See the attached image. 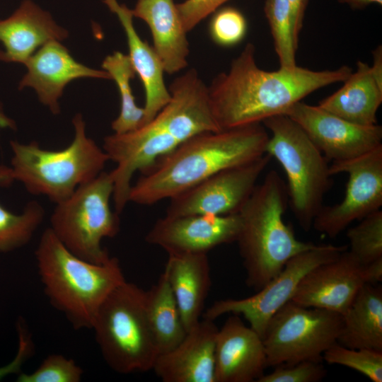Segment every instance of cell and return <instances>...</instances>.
Returning <instances> with one entry per match:
<instances>
[{"mask_svg": "<svg viewBox=\"0 0 382 382\" xmlns=\"http://www.w3.org/2000/svg\"><path fill=\"white\" fill-rule=\"evenodd\" d=\"M163 272L187 332L200 320L210 289L207 253L169 254Z\"/></svg>", "mask_w": 382, "mask_h": 382, "instance_id": "23", "label": "cell"}, {"mask_svg": "<svg viewBox=\"0 0 382 382\" xmlns=\"http://www.w3.org/2000/svg\"><path fill=\"white\" fill-rule=\"evenodd\" d=\"M59 42H47L25 62L28 71L19 83V89L34 88L40 101L54 115L60 112L59 99L71 81L79 78L111 79L106 71L93 69L76 61Z\"/></svg>", "mask_w": 382, "mask_h": 382, "instance_id": "17", "label": "cell"}, {"mask_svg": "<svg viewBox=\"0 0 382 382\" xmlns=\"http://www.w3.org/2000/svg\"><path fill=\"white\" fill-rule=\"evenodd\" d=\"M113 190L110 172L103 171L55 204L49 228L67 249L85 260L102 264L111 257L101 243L120 229L119 214L110 204Z\"/></svg>", "mask_w": 382, "mask_h": 382, "instance_id": "9", "label": "cell"}, {"mask_svg": "<svg viewBox=\"0 0 382 382\" xmlns=\"http://www.w3.org/2000/svg\"><path fill=\"white\" fill-rule=\"evenodd\" d=\"M323 361L354 369L373 382H382V351L352 349L336 342L323 353Z\"/></svg>", "mask_w": 382, "mask_h": 382, "instance_id": "31", "label": "cell"}, {"mask_svg": "<svg viewBox=\"0 0 382 382\" xmlns=\"http://www.w3.org/2000/svg\"><path fill=\"white\" fill-rule=\"evenodd\" d=\"M262 124L271 133L266 154L284 169L288 202L299 226L308 231L321 210L332 185L328 159L303 129L286 115L265 120Z\"/></svg>", "mask_w": 382, "mask_h": 382, "instance_id": "7", "label": "cell"}, {"mask_svg": "<svg viewBox=\"0 0 382 382\" xmlns=\"http://www.w3.org/2000/svg\"><path fill=\"white\" fill-rule=\"evenodd\" d=\"M286 115L306 132L323 156L332 162L347 161L382 145V127L359 125L318 105L299 101Z\"/></svg>", "mask_w": 382, "mask_h": 382, "instance_id": "14", "label": "cell"}, {"mask_svg": "<svg viewBox=\"0 0 382 382\" xmlns=\"http://www.w3.org/2000/svg\"><path fill=\"white\" fill-rule=\"evenodd\" d=\"M118 18L127 37L129 57L143 83L145 92L144 117L149 122L169 101L170 94L164 80V69L153 46L143 40L133 23L132 9L117 0H103Z\"/></svg>", "mask_w": 382, "mask_h": 382, "instance_id": "22", "label": "cell"}, {"mask_svg": "<svg viewBox=\"0 0 382 382\" xmlns=\"http://www.w3.org/2000/svg\"><path fill=\"white\" fill-rule=\"evenodd\" d=\"M340 4H346L352 9H363L371 4L382 5V0H335Z\"/></svg>", "mask_w": 382, "mask_h": 382, "instance_id": "40", "label": "cell"}, {"mask_svg": "<svg viewBox=\"0 0 382 382\" xmlns=\"http://www.w3.org/2000/svg\"><path fill=\"white\" fill-rule=\"evenodd\" d=\"M262 123L198 134L162 156L132 185L129 202L151 205L183 192L224 169L266 154Z\"/></svg>", "mask_w": 382, "mask_h": 382, "instance_id": "3", "label": "cell"}, {"mask_svg": "<svg viewBox=\"0 0 382 382\" xmlns=\"http://www.w3.org/2000/svg\"><path fill=\"white\" fill-rule=\"evenodd\" d=\"M0 127L1 128H8L11 129H16L15 122L8 117L3 109L1 104L0 103Z\"/></svg>", "mask_w": 382, "mask_h": 382, "instance_id": "41", "label": "cell"}, {"mask_svg": "<svg viewBox=\"0 0 382 382\" xmlns=\"http://www.w3.org/2000/svg\"><path fill=\"white\" fill-rule=\"evenodd\" d=\"M337 91L321 100L318 106L352 123L378 124L376 113L382 103V88L374 79L370 66L359 60L355 71Z\"/></svg>", "mask_w": 382, "mask_h": 382, "instance_id": "24", "label": "cell"}, {"mask_svg": "<svg viewBox=\"0 0 382 382\" xmlns=\"http://www.w3.org/2000/svg\"><path fill=\"white\" fill-rule=\"evenodd\" d=\"M18 349L15 359L8 364L0 367V380L12 374L20 373L23 363L30 357L33 351V345L30 335L24 328L21 322L18 323Z\"/></svg>", "mask_w": 382, "mask_h": 382, "instance_id": "36", "label": "cell"}, {"mask_svg": "<svg viewBox=\"0 0 382 382\" xmlns=\"http://www.w3.org/2000/svg\"><path fill=\"white\" fill-rule=\"evenodd\" d=\"M272 157L265 154L220 170L171 197L165 216H225L238 214L246 203Z\"/></svg>", "mask_w": 382, "mask_h": 382, "instance_id": "13", "label": "cell"}, {"mask_svg": "<svg viewBox=\"0 0 382 382\" xmlns=\"http://www.w3.org/2000/svg\"><path fill=\"white\" fill-rule=\"evenodd\" d=\"M145 308L158 354L171 350L183 340L187 330L164 272L158 282L145 291Z\"/></svg>", "mask_w": 382, "mask_h": 382, "instance_id": "26", "label": "cell"}, {"mask_svg": "<svg viewBox=\"0 0 382 382\" xmlns=\"http://www.w3.org/2000/svg\"><path fill=\"white\" fill-rule=\"evenodd\" d=\"M368 284L365 265L347 250L310 270L300 281L291 301L342 315Z\"/></svg>", "mask_w": 382, "mask_h": 382, "instance_id": "16", "label": "cell"}, {"mask_svg": "<svg viewBox=\"0 0 382 382\" xmlns=\"http://www.w3.org/2000/svg\"><path fill=\"white\" fill-rule=\"evenodd\" d=\"M368 284H376L382 280V258L365 265Z\"/></svg>", "mask_w": 382, "mask_h": 382, "instance_id": "39", "label": "cell"}, {"mask_svg": "<svg viewBox=\"0 0 382 382\" xmlns=\"http://www.w3.org/2000/svg\"><path fill=\"white\" fill-rule=\"evenodd\" d=\"M35 255L46 295L76 329H91L101 304L126 281L116 257L102 264L85 260L50 228L42 233Z\"/></svg>", "mask_w": 382, "mask_h": 382, "instance_id": "5", "label": "cell"}, {"mask_svg": "<svg viewBox=\"0 0 382 382\" xmlns=\"http://www.w3.org/2000/svg\"><path fill=\"white\" fill-rule=\"evenodd\" d=\"M371 74L377 84L382 88V46L378 45L372 52Z\"/></svg>", "mask_w": 382, "mask_h": 382, "instance_id": "38", "label": "cell"}, {"mask_svg": "<svg viewBox=\"0 0 382 382\" xmlns=\"http://www.w3.org/2000/svg\"><path fill=\"white\" fill-rule=\"evenodd\" d=\"M245 16L232 6L221 7L212 13L209 34L212 41L221 47H231L241 42L247 33Z\"/></svg>", "mask_w": 382, "mask_h": 382, "instance_id": "32", "label": "cell"}, {"mask_svg": "<svg viewBox=\"0 0 382 382\" xmlns=\"http://www.w3.org/2000/svg\"><path fill=\"white\" fill-rule=\"evenodd\" d=\"M83 376L82 369L76 362L61 354L47 356L32 373L18 374V382H79Z\"/></svg>", "mask_w": 382, "mask_h": 382, "instance_id": "33", "label": "cell"}, {"mask_svg": "<svg viewBox=\"0 0 382 382\" xmlns=\"http://www.w3.org/2000/svg\"><path fill=\"white\" fill-rule=\"evenodd\" d=\"M347 232L349 252L361 264L382 258V211H375L359 220Z\"/></svg>", "mask_w": 382, "mask_h": 382, "instance_id": "30", "label": "cell"}, {"mask_svg": "<svg viewBox=\"0 0 382 382\" xmlns=\"http://www.w3.org/2000/svg\"><path fill=\"white\" fill-rule=\"evenodd\" d=\"M331 175L347 173L343 199L323 206L313 223L319 233L335 238L352 222L361 220L382 206V145L355 158L329 166Z\"/></svg>", "mask_w": 382, "mask_h": 382, "instance_id": "12", "label": "cell"}, {"mask_svg": "<svg viewBox=\"0 0 382 382\" xmlns=\"http://www.w3.org/2000/svg\"><path fill=\"white\" fill-rule=\"evenodd\" d=\"M91 329L107 364L128 374L151 370L158 351L145 308V291L124 282L99 308Z\"/></svg>", "mask_w": 382, "mask_h": 382, "instance_id": "8", "label": "cell"}, {"mask_svg": "<svg viewBox=\"0 0 382 382\" xmlns=\"http://www.w3.org/2000/svg\"><path fill=\"white\" fill-rule=\"evenodd\" d=\"M72 123L74 139L63 149H45L36 141L10 142L14 181L21 183L30 194L44 195L54 204L98 176L110 161L103 149L86 135L82 115L76 114Z\"/></svg>", "mask_w": 382, "mask_h": 382, "instance_id": "6", "label": "cell"}, {"mask_svg": "<svg viewBox=\"0 0 382 382\" xmlns=\"http://www.w3.org/2000/svg\"><path fill=\"white\" fill-rule=\"evenodd\" d=\"M352 69L316 71L296 66L275 71L260 69L255 47L247 43L227 71L217 74L207 86L210 107L220 130L284 115L295 103L325 86L343 82Z\"/></svg>", "mask_w": 382, "mask_h": 382, "instance_id": "2", "label": "cell"}, {"mask_svg": "<svg viewBox=\"0 0 382 382\" xmlns=\"http://www.w3.org/2000/svg\"><path fill=\"white\" fill-rule=\"evenodd\" d=\"M168 90L169 101L149 122L104 138L102 148L116 164L110 173L118 214L129 202L136 172L144 173L158 159L198 134L220 130L212 112L207 86L197 71L188 69L176 77Z\"/></svg>", "mask_w": 382, "mask_h": 382, "instance_id": "1", "label": "cell"}, {"mask_svg": "<svg viewBox=\"0 0 382 382\" xmlns=\"http://www.w3.org/2000/svg\"><path fill=\"white\" fill-rule=\"evenodd\" d=\"M219 328L203 318L171 350L159 354L152 370L163 382H215V341Z\"/></svg>", "mask_w": 382, "mask_h": 382, "instance_id": "19", "label": "cell"}, {"mask_svg": "<svg viewBox=\"0 0 382 382\" xmlns=\"http://www.w3.org/2000/svg\"><path fill=\"white\" fill-rule=\"evenodd\" d=\"M288 1L291 10L293 39L295 45L298 47L308 0H288Z\"/></svg>", "mask_w": 382, "mask_h": 382, "instance_id": "37", "label": "cell"}, {"mask_svg": "<svg viewBox=\"0 0 382 382\" xmlns=\"http://www.w3.org/2000/svg\"><path fill=\"white\" fill-rule=\"evenodd\" d=\"M264 12L273 38L279 67L296 66L295 45L291 28V10L288 0H265Z\"/></svg>", "mask_w": 382, "mask_h": 382, "instance_id": "29", "label": "cell"}, {"mask_svg": "<svg viewBox=\"0 0 382 382\" xmlns=\"http://www.w3.org/2000/svg\"><path fill=\"white\" fill-rule=\"evenodd\" d=\"M14 181L11 167L0 165V185ZM45 218V210L37 201L29 202L20 214L11 212L0 204V252L6 253L26 245Z\"/></svg>", "mask_w": 382, "mask_h": 382, "instance_id": "27", "label": "cell"}, {"mask_svg": "<svg viewBox=\"0 0 382 382\" xmlns=\"http://www.w3.org/2000/svg\"><path fill=\"white\" fill-rule=\"evenodd\" d=\"M342 326L340 313L289 301L271 318L262 337L267 367L323 361V353L337 342Z\"/></svg>", "mask_w": 382, "mask_h": 382, "instance_id": "10", "label": "cell"}, {"mask_svg": "<svg viewBox=\"0 0 382 382\" xmlns=\"http://www.w3.org/2000/svg\"><path fill=\"white\" fill-rule=\"evenodd\" d=\"M287 202L286 183L271 170L238 212L241 228L236 242L246 284L255 291L274 278L291 257L316 245L297 239L284 223Z\"/></svg>", "mask_w": 382, "mask_h": 382, "instance_id": "4", "label": "cell"}, {"mask_svg": "<svg viewBox=\"0 0 382 382\" xmlns=\"http://www.w3.org/2000/svg\"><path fill=\"white\" fill-rule=\"evenodd\" d=\"M327 374L322 361H301L276 366L267 374H263L257 382H318Z\"/></svg>", "mask_w": 382, "mask_h": 382, "instance_id": "34", "label": "cell"}, {"mask_svg": "<svg viewBox=\"0 0 382 382\" xmlns=\"http://www.w3.org/2000/svg\"><path fill=\"white\" fill-rule=\"evenodd\" d=\"M267 367L262 338L232 313L215 341V382L257 381Z\"/></svg>", "mask_w": 382, "mask_h": 382, "instance_id": "18", "label": "cell"}, {"mask_svg": "<svg viewBox=\"0 0 382 382\" xmlns=\"http://www.w3.org/2000/svg\"><path fill=\"white\" fill-rule=\"evenodd\" d=\"M68 32L51 15L31 0L23 1L8 18L0 20V61L25 62L39 47L52 40L62 41Z\"/></svg>", "mask_w": 382, "mask_h": 382, "instance_id": "20", "label": "cell"}, {"mask_svg": "<svg viewBox=\"0 0 382 382\" xmlns=\"http://www.w3.org/2000/svg\"><path fill=\"white\" fill-rule=\"evenodd\" d=\"M342 316L337 342L352 349L382 351V289L366 284Z\"/></svg>", "mask_w": 382, "mask_h": 382, "instance_id": "25", "label": "cell"}, {"mask_svg": "<svg viewBox=\"0 0 382 382\" xmlns=\"http://www.w3.org/2000/svg\"><path fill=\"white\" fill-rule=\"evenodd\" d=\"M347 245H316L291 257L283 269L257 292L247 298L214 301L203 313L214 320L225 313L242 315L262 338L271 318L291 300L301 279L312 269L338 257Z\"/></svg>", "mask_w": 382, "mask_h": 382, "instance_id": "11", "label": "cell"}, {"mask_svg": "<svg viewBox=\"0 0 382 382\" xmlns=\"http://www.w3.org/2000/svg\"><path fill=\"white\" fill-rule=\"evenodd\" d=\"M240 228L238 213L164 216L156 220L145 239L162 248L168 255L207 253L216 246L236 242Z\"/></svg>", "mask_w": 382, "mask_h": 382, "instance_id": "15", "label": "cell"}, {"mask_svg": "<svg viewBox=\"0 0 382 382\" xmlns=\"http://www.w3.org/2000/svg\"><path fill=\"white\" fill-rule=\"evenodd\" d=\"M229 0H185L176 6L187 33Z\"/></svg>", "mask_w": 382, "mask_h": 382, "instance_id": "35", "label": "cell"}, {"mask_svg": "<svg viewBox=\"0 0 382 382\" xmlns=\"http://www.w3.org/2000/svg\"><path fill=\"white\" fill-rule=\"evenodd\" d=\"M134 17L149 26L153 47L165 73L175 74L187 67L189 42L173 0H137Z\"/></svg>", "mask_w": 382, "mask_h": 382, "instance_id": "21", "label": "cell"}, {"mask_svg": "<svg viewBox=\"0 0 382 382\" xmlns=\"http://www.w3.org/2000/svg\"><path fill=\"white\" fill-rule=\"evenodd\" d=\"M102 68L115 81L120 96V111L111 124L114 133L122 134L139 128L144 120V110L137 105L132 93L130 81L136 71L129 55L115 52L105 58Z\"/></svg>", "mask_w": 382, "mask_h": 382, "instance_id": "28", "label": "cell"}]
</instances>
